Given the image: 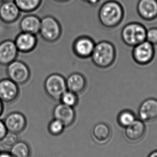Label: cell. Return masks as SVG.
<instances>
[{"label":"cell","mask_w":157,"mask_h":157,"mask_svg":"<svg viewBox=\"0 0 157 157\" xmlns=\"http://www.w3.org/2000/svg\"><path fill=\"white\" fill-rule=\"evenodd\" d=\"M21 13L15 2L4 1L0 4V19L5 23H13L17 21Z\"/></svg>","instance_id":"cell-17"},{"label":"cell","mask_w":157,"mask_h":157,"mask_svg":"<svg viewBox=\"0 0 157 157\" xmlns=\"http://www.w3.org/2000/svg\"><path fill=\"white\" fill-rule=\"evenodd\" d=\"M41 25V18L33 14L26 15L19 22L21 32H27L37 35L39 34Z\"/></svg>","instance_id":"cell-19"},{"label":"cell","mask_w":157,"mask_h":157,"mask_svg":"<svg viewBox=\"0 0 157 157\" xmlns=\"http://www.w3.org/2000/svg\"><path fill=\"white\" fill-rule=\"evenodd\" d=\"M11 154L14 157H30L31 149L28 143L23 141H18L11 147Z\"/></svg>","instance_id":"cell-22"},{"label":"cell","mask_w":157,"mask_h":157,"mask_svg":"<svg viewBox=\"0 0 157 157\" xmlns=\"http://www.w3.org/2000/svg\"><path fill=\"white\" fill-rule=\"evenodd\" d=\"M117 55V49L113 42L101 40L96 43L90 58L97 67L106 69L114 64Z\"/></svg>","instance_id":"cell-2"},{"label":"cell","mask_w":157,"mask_h":157,"mask_svg":"<svg viewBox=\"0 0 157 157\" xmlns=\"http://www.w3.org/2000/svg\"><path fill=\"white\" fill-rule=\"evenodd\" d=\"M18 85L10 78L0 80V100L3 103H10L19 96Z\"/></svg>","instance_id":"cell-9"},{"label":"cell","mask_w":157,"mask_h":157,"mask_svg":"<svg viewBox=\"0 0 157 157\" xmlns=\"http://www.w3.org/2000/svg\"><path fill=\"white\" fill-rule=\"evenodd\" d=\"M137 12L142 19L152 21L157 18V0H139Z\"/></svg>","instance_id":"cell-15"},{"label":"cell","mask_w":157,"mask_h":157,"mask_svg":"<svg viewBox=\"0 0 157 157\" xmlns=\"http://www.w3.org/2000/svg\"><path fill=\"white\" fill-rule=\"evenodd\" d=\"M36 35L21 32L16 37L14 42L19 52L29 53L34 51L38 45Z\"/></svg>","instance_id":"cell-12"},{"label":"cell","mask_w":157,"mask_h":157,"mask_svg":"<svg viewBox=\"0 0 157 157\" xmlns=\"http://www.w3.org/2000/svg\"><path fill=\"white\" fill-rule=\"evenodd\" d=\"M19 52L14 40L10 39L0 42V65L8 66L17 59Z\"/></svg>","instance_id":"cell-11"},{"label":"cell","mask_w":157,"mask_h":157,"mask_svg":"<svg viewBox=\"0 0 157 157\" xmlns=\"http://www.w3.org/2000/svg\"><path fill=\"white\" fill-rule=\"evenodd\" d=\"M136 119V116L132 111L124 110L119 113L117 122L121 127L125 128L133 123Z\"/></svg>","instance_id":"cell-23"},{"label":"cell","mask_w":157,"mask_h":157,"mask_svg":"<svg viewBox=\"0 0 157 157\" xmlns=\"http://www.w3.org/2000/svg\"><path fill=\"white\" fill-rule=\"evenodd\" d=\"M53 115L54 119L60 121L65 127L72 125L76 119V112L74 108L62 103L55 106Z\"/></svg>","instance_id":"cell-14"},{"label":"cell","mask_w":157,"mask_h":157,"mask_svg":"<svg viewBox=\"0 0 157 157\" xmlns=\"http://www.w3.org/2000/svg\"><path fill=\"white\" fill-rule=\"evenodd\" d=\"M146 40L154 46L157 45V28L153 27L147 29Z\"/></svg>","instance_id":"cell-27"},{"label":"cell","mask_w":157,"mask_h":157,"mask_svg":"<svg viewBox=\"0 0 157 157\" xmlns=\"http://www.w3.org/2000/svg\"><path fill=\"white\" fill-rule=\"evenodd\" d=\"M132 58L136 64L145 66L153 61L155 56V48L153 45L145 40L132 47Z\"/></svg>","instance_id":"cell-7"},{"label":"cell","mask_w":157,"mask_h":157,"mask_svg":"<svg viewBox=\"0 0 157 157\" xmlns=\"http://www.w3.org/2000/svg\"><path fill=\"white\" fill-rule=\"evenodd\" d=\"M91 135L94 141L97 144H105L110 140L112 131L109 126L106 123H98L92 130Z\"/></svg>","instance_id":"cell-20"},{"label":"cell","mask_w":157,"mask_h":157,"mask_svg":"<svg viewBox=\"0 0 157 157\" xmlns=\"http://www.w3.org/2000/svg\"><path fill=\"white\" fill-rule=\"evenodd\" d=\"M3 122L8 132L17 135L24 131L27 126L25 116L22 113L18 111L9 114L5 117Z\"/></svg>","instance_id":"cell-10"},{"label":"cell","mask_w":157,"mask_h":157,"mask_svg":"<svg viewBox=\"0 0 157 157\" xmlns=\"http://www.w3.org/2000/svg\"><path fill=\"white\" fill-rule=\"evenodd\" d=\"M62 27L59 20L52 15H47L41 18L39 34L46 42L54 43L61 37Z\"/></svg>","instance_id":"cell-4"},{"label":"cell","mask_w":157,"mask_h":157,"mask_svg":"<svg viewBox=\"0 0 157 157\" xmlns=\"http://www.w3.org/2000/svg\"><path fill=\"white\" fill-rule=\"evenodd\" d=\"M147 28L143 24L132 22L124 26L121 31V38L123 43L133 47L146 40Z\"/></svg>","instance_id":"cell-3"},{"label":"cell","mask_w":157,"mask_h":157,"mask_svg":"<svg viewBox=\"0 0 157 157\" xmlns=\"http://www.w3.org/2000/svg\"><path fill=\"white\" fill-rule=\"evenodd\" d=\"M66 80L67 90L77 95L82 93L87 86L86 78L81 73H72Z\"/></svg>","instance_id":"cell-18"},{"label":"cell","mask_w":157,"mask_h":157,"mask_svg":"<svg viewBox=\"0 0 157 157\" xmlns=\"http://www.w3.org/2000/svg\"><path fill=\"white\" fill-rule=\"evenodd\" d=\"M140 119L144 122H153L157 119V99L149 98L141 103L138 109Z\"/></svg>","instance_id":"cell-16"},{"label":"cell","mask_w":157,"mask_h":157,"mask_svg":"<svg viewBox=\"0 0 157 157\" xmlns=\"http://www.w3.org/2000/svg\"><path fill=\"white\" fill-rule=\"evenodd\" d=\"M96 42L91 37L84 35L78 37L72 43V50L75 56L81 59L90 58Z\"/></svg>","instance_id":"cell-8"},{"label":"cell","mask_w":157,"mask_h":157,"mask_svg":"<svg viewBox=\"0 0 157 157\" xmlns=\"http://www.w3.org/2000/svg\"><path fill=\"white\" fill-rule=\"evenodd\" d=\"M14 2L21 12L31 13L40 7L43 0H15Z\"/></svg>","instance_id":"cell-21"},{"label":"cell","mask_w":157,"mask_h":157,"mask_svg":"<svg viewBox=\"0 0 157 157\" xmlns=\"http://www.w3.org/2000/svg\"><path fill=\"white\" fill-rule=\"evenodd\" d=\"M65 127L63 123L54 119L49 122L48 129L52 135L56 136L61 135L63 132Z\"/></svg>","instance_id":"cell-25"},{"label":"cell","mask_w":157,"mask_h":157,"mask_svg":"<svg viewBox=\"0 0 157 157\" xmlns=\"http://www.w3.org/2000/svg\"><path fill=\"white\" fill-rule=\"evenodd\" d=\"M18 141V137L17 134L7 132L2 140L0 141L3 147L6 149H10L11 147Z\"/></svg>","instance_id":"cell-26"},{"label":"cell","mask_w":157,"mask_h":157,"mask_svg":"<svg viewBox=\"0 0 157 157\" xmlns=\"http://www.w3.org/2000/svg\"><path fill=\"white\" fill-rule=\"evenodd\" d=\"M147 157H157V150L152 151L149 154Z\"/></svg>","instance_id":"cell-32"},{"label":"cell","mask_w":157,"mask_h":157,"mask_svg":"<svg viewBox=\"0 0 157 157\" xmlns=\"http://www.w3.org/2000/svg\"><path fill=\"white\" fill-rule=\"evenodd\" d=\"M86 4L90 5L91 6H96L100 3L101 0H81Z\"/></svg>","instance_id":"cell-29"},{"label":"cell","mask_w":157,"mask_h":157,"mask_svg":"<svg viewBox=\"0 0 157 157\" xmlns=\"http://www.w3.org/2000/svg\"><path fill=\"white\" fill-rule=\"evenodd\" d=\"M7 130L4 124V122L0 119V141L2 140L7 133Z\"/></svg>","instance_id":"cell-28"},{"label":"cell","mask_w":157,"mask_h":157,"mask_svg":"<svg viewBox=\"0 0 157 157\" xmlns=\"http://www.w3.org/2000/svg\"><path fill=\"white\" fill-rule=\"evenodd\" d=\"M146 133V125L140 119H136L130 125L124 128V135L128 142L135 143L140 142Z\"/></svg>","instance_id":"cell-13"},{"label":"cell","mask_w":157,"mask_h":157,"mask_svg":"<svg viewBox=\"0 0 157 157\" xmlns=\"http://www.w3.org/2000/svg\"><path fill=\"white\" fill-rule=\"evenodd\" d=\"M125 16L123 5L117 0H108L99 9L98 17L101 25L108 29L117 28L121 24Z\"/></svg>","instance_id":"cell-1"},{"label":"cell","mask_w":157,"mask_h":157,"mask_svg":"<svg viewBox=\"0 0 157 157\" xmlns=\"http://www.w3.org/2000/svg\"><path fill=\"white\" fill-rule=\"evenodd\" d=\"M59 101L63 104L74 108L76 106L78 102V95L67 90L62 94Z\"/></svg>","instance_id":"cell-24"},{"label":"cell","mask_w":157,"mask_h":157,"mask_svg":"<svg viewBox=\"0 0 157 157\" xmlns=\"http://www.w3.org/2000/svg\"><path fill=\"white\" fill-rule=\"evenodd\" d=\"M0 157H14L10 152L8 151H1Z\"/></svg>","instance_id":"cell-30"},{"label":"cell","mask_w":157,"mask_h":157,"mask_svg":"<svg viewBox=\"0 0 157 157\" xmlns=\"http://www.w3.org/2000/svg\"><path fill=\"white\" fill-rule=\"evenodd\" d=\"M4 111V105L3 102H2L1 100H0V116L2 115Z\"/></svg>","instance_id":"cell-31"},{"label":"cell","mask_w":157,"mask_h":157,"mask_svg":"<svg viewBox=\"0 0 157 157\" xmlns=\"http://www.w3.org/2000/svg\"><path fill=\"white\" fill-rule=\"evenodd\" d=\"M6 66L8 78L17 85H24L30 80L31 70L25 62L16 59Z\"/></svg>","instance_id":"cell-6"},{"label":"cell","mask_w":157,"mask_h":157,"mask_svg":"<svg viewBox=\"0 0 157 157\" xmlns=\"http://www.w3.org/2000/svg\"><path fill=\"white\" fill-rule=\"evenodd\" d=\"M44 89L49 98L59 101L62 94L67 90L66 78L59 73L49 75L44 81Z\"/></svg>","instance_id":"cell-5"},{"label":"cell","mask_w":157,"mask_h":157,"mask_svg":"<svg viewBox=\"0 0 157 157\" xmlns=\"http://www.w3.org/2000/svg\"><path fill=\"white\" fill-rule=\"evenodd\" d=\"M56 2L59 3H65L68 2H70L71 0H53Z\"/></svg>","instance_id":"cell-33"},{"label":"cell","mask_w":157,"mask_h":157,"mask_svg":"<svg viewBox=\"0 0 157 157\" xmlns=\"http://www.w3.org/2000/svg\"><path fill=\"white\" fill-rule=\"evenodd\" d=\"M15 0H4V1H10V2H14Z\"/></svg>","instance_id":"cell-34"},{"label":"cell","mask_w":157,"mask_h":157,"mask_svg":"<svg viewBox=\"0 0 157 157\" xmlns=\"http://www.w3.org/2000/svg\"><path fill=\"white\" fill-rule=\"evenodd\" d=\"M4 0H0V3H1L3 2H4Z\"/></svg>","instance_id":"cell-35"}]
</instances>
